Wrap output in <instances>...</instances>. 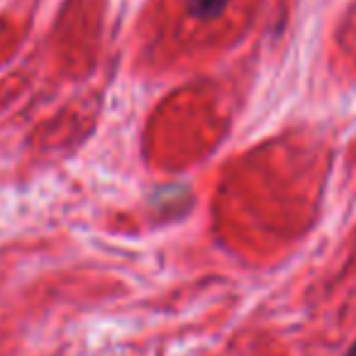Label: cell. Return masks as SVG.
<instances>
[{
	"mask_svg": "<svg viewBox=\"0 0 356 356\" xmlns=\"http://www.w3.org/2000/svg\"><path fill=\"white\" fill-rule=\"evenodd\" d=\"M346 356H356V341H354V346H351V349L346 351Z\"/></svg>",
	"mask_w": 356,
	"mask_h": 356,
	"instance_id": "obj_2",
	"label": "cell"
},
{
	"mask_svg": "<svg viewBox=\"0 0 356 356\" xmlns=\"http://www.w3.org/2000/svg\"><path fill=\"white\" fill-rule=\"evenodd\" d=\"M229 0H186V10L198 20H215L225 13Z\"/></svg>",
	"mask_w": 356,
	"mask_h": 356,
	"instance_id": "obj_1",
	"label": "cell"
}]
</instances>
